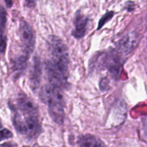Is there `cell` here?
<instances>
[{
	"label": "cell",
	"instance_id": "6da1fadb",
	"mask_svg": "<svg viewBox=\"0 0 147 147\" xmlns=\"http://www.w3.org/2000/svg\"><path fill=\"white\" fill-rule=\"evenodd\" d=\"M12 122L18 133L29 141L35 140L42 132L37 105L28 97L20 95L9 102Z\"/></svg>",
	"mask_w": 147,
	"mask_h": 147
},
{
	"label": "cell",
	"instance_id": "7a4b0ae2",
	"mask_svg": "<svg viewBox=\"0 0 147 147\" xmlns=\"http://www.w3.org/2000/svg\"><path fill=\"white\" fill-rule=\"evenodd\" d=\"M49 58L45 62V70L49 83L61 89L66 88L70 59L67 48L60 37L50 35L47 41Z\"/></svg>",
	"mask_w": 147,
	"mask_h": 147
},
{
	"label": "cell",
	"instance_id": "3957f363",
	"mask_svg": "<svg viewBox=\"0 0 147 147\" xmlns=\"http://www.w3.org/2000/svg\"><path fill=\"white\" fill-rule=\"evenodd\" d=\"M40 99L48 107L52 119L58 125H62L65 120V99L63 89L53 84L47 83L42 87Z\"/></svg>",
	"mask_w": 147,
	"mask_h": 147
},
{
	"label": "cell",
	"instance_id": "277c9868",
	"mask_svg": "<svg viewBox=\"0 0 147 147\" xmlns=\"http://www.w3.org/2000/svg\"><path fill=\"white\" fill-rule=\"evenodd\" d=\"M19 37L21 42L22 53L30 56L34 50L35 37L32 27L24 20L20 22L19 27Z\"/></svg>",
	"mask_w": 147,
	"mask_h": 147
},
{
	"label": "cell",
	"instance_id": "5b68a950",
	"mask_svg": "<svg viewBox=\"0 0 147 147\" xmlns=\"http://www.w3.org/2000/svg\"><path fill=\"white\" fill-rule=\"evenodd\" d=\"M139 40L140 39L137 33H129L124 37L119 40L116 51L121 56H126L137 46Z\"/></svg>",
	"mask_w": 147,
	"mask_h": 147
},
{
	"label": "cell",
	"instance_id": "8992f818",
	"mask_svg": "<svg viewBox=\"0 0 147 147\" xmlns=\"http://www.w3.org/2000/svg\"><path fill=\"white\" fill-rule=\"evenodd\" d=\"M42 76V64L40 59L35 56L33 59L32 66L29 76V85L31 89L36 92L40 86Z\"/></svg>",
	"mask_w": 147,
	"mask_h": 147
},
{
	"label": "cell",
	"instance_id": "52a82bcc",
	"mask_svg": "<svg viewBox=\"0 0 147 147\" xmlns=\"http://www.w3.org/2000/svg\"><path fill=\"white\" fill-rule=\"evenodd\" d=\"M88 20V17L82 14L81 12L78 10L75 15L73 22L74 30L72 32V35L77 39H80L84 37L87 30Z\"/></svg>",
	"mask_w": 147,
	"mask_h": 147
},
{
	"label": "cell",
	"instance_id": "ba28073f",
	"mask_svg": "<svg viewBox=\"0 0 147 147\" xmlns=\"http://www.w3.org/2000/svg\"><path fill=\"white\" fill-rule=\"evenodd\" d=\"M7 12L2 6H0V54H4L7 48Z\"/></svg>",
	"mask_w": 147,
	"mask_h": 147
},
{
	"label": "cell",
	"instance_id": "9c48e42d",
	"mask_svg": "<svg viewBox=\"0 0 147 147\" xmlns=\"http://www.w3.org/2000/svg\"><path fill=\"white\" fill-rule=\"evenodd\" d=\"M78 147H106L104 143L92 134H84L78 137L77 141Z\"/></svg>",
	"mask_w": 147,
	"mask_h": 147
},
{
	"label": "cell",
	"instance_id": "30bf717a",
	"mask_svg": "<svg viewBox=\"0 0 147 147\" xmlns=\"http://www.w3.org/2000/svg\"><path fill=\"white\" fill-rule=\"evenodd\" d=\"M30 56L21 53L20 55L16 56L14 59H11V68L15 73H21L27 67V61Z\"/></svg>",
	"mask_w": 147,
	"mask_h": 147
},
{
	"label": "cell",
	"instance_id": "8fae6325",
	"mask_svg": "<svg viewBox=\"0 0 147 147\" xmlns=\"http://www.w3.org/2000/svg\"><path fill=\"white\" fill-rule=\"evenodd\" d=\"M13 137V133L11 131L5 128L0 129V142L4 140L9 139Z\"/></svg>",
	"mask_w": 147,
	"mask_h": 147
},
{
	"label": "cell",
	"instance_id": "7c38bea8",
	"mask_svg": "<svg viewBox=\"0 0 147 147\" xmlns=\"http://www.w3.org/2000/svg\"><path fill=\"white\" fill-rule=\"evenodd\" d=\"M113 15H114V12H113L111 11V12H106V14H105L104 15L101 17V19L100 20V21H99L98 28V29L99 30V29L101 28V27H103V26L104 25V24H106L108 21H109V20H110L113 17Z\"/></svg>",
	"mask_w": 147,
	"mask_h": 147
},
{
	"label": "cell",
	"instance_id": "4fadbf2b",
	"mask_svg": "<svg viewBox=\"0 0 147 147\" xmlns=\"http://www.w3.org/2000/svg\"><path fill=\"white\" fill-rule=\"evenodd\" d=\"M0 147H18V146L13 141H7L0 144Z\"/></svg>",
	"mask_w": 147,
	"mask_h": 147
},
{
	"label": "cell",
	"instance_id": "5bb4252c",
	"mask_svg": "<svg viewBox=\"0 0 147 147\" xmlns=\"http://www.w3.org/2000/svg\"><path fill=\"white\" fill-rule=\"evenodd\" d=\"M36 1L37 0H25L26 5L29 8H34L36 5Z\"/></svg>",
	"mask_w": 147,
	"mask_h": 147
},
{
	"label": "cell",
	"instance_id": "9a60e30c",
	"mask_svg": "<svg viewBox=\"0 0 147 147\" xmlns=\"http://www.w3.org/2000/svg\"><path fill=\"white\" fill-rule=\"evenodd\" d=\"M4 3H5L6 6L8 8H11L12 7V4H13V0H4Z\"/></svg>",
	"mask_w": 147,
	"mask_h": 147
},
{
	"label": "cell",
	"instance_id": "2e32d148",
	"mask_svg": "<svg viewBox=\"0 0 147 147\" xmlns=\"http://www.w3.org/2000/svg\"><path fill=\"white\" fill-rule=\"evenodd\" d=\"M2 128H3V125H2V123H1V119H0V129H1Z\"/></svg>",
	"mask_w": 147,
	"mask_h": 147
},
{
	"label": "cell",
	"instance_id": "e0dca14e",
	"mask_svg": "<svg viewBox=\"0 0 147 147\" xmlns=\"http://www.w3.org/2000/svg\"><path fill=\"white\" fill-rule=\"evenodd\" d=\"M37 147H48V146H37Z\"/></svg>",
	"mask_w": 147,
	"mask_h": 147
},
{
	"label": "cell",
	"instance_id": "ac0fdd59",
	"mask_svg": "<svg viewBox=\"0 0 147 147\" xmlns=\"http://www.w3.org/2000/svg\"><path fill=\"white\" fill-rule=\"evenodd\" d=\"M146 43H147V39H146Z\"/></svg>",
	"mask_w": 147,
	"mask_h": 147
}]
</instances>
